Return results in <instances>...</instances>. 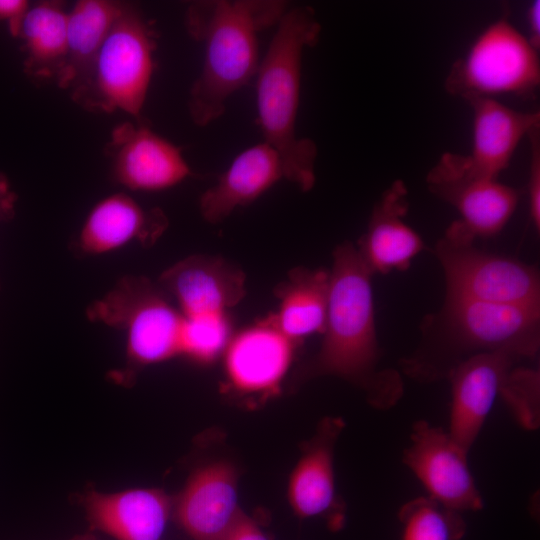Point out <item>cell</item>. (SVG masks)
I'll return each mask as SVG.
<instances>
[{"label": "cell", "mask_w": 540, "mask_h": 540, "mask_svg": "<svg viewBox=\"0 0 540 540\" xmlns=\"http://www.w3.org/2000/svg\"><path fill=\"white\" fill-rule=\"evenodd\" d=\"M540 83L537 50L507 19L490 24L446 80L448 93L464 100L495 95L533 96Z\"/></svg>", "instance_id": "8992f818"}, {"label": "cell", "mask_w": 540, "mask_h": 540, "mask_svg": "<svg viewBox=\"0 0 540 540\" xmlns=\"http://www.w3.org/2000/svg\"><path fill=\"white\" fill-rule=\"evenodd\" d=\"M436 254L444 270L447 296L540 308L536 269L520 261L443 238Z\"/></svg>", "instance_id": "ba28073f"}, {"label": "cell", "mask_w": 540, "mask_h": 540, "mask_svg": "<svg viewBox=\"0 0 540 540\" xmlns=\"http://www.w3.org/2000/svg\"><path fill=\"white\" fill-rule=\"evenodd\" d=\"M106 149L114 179L133 191H163L194 175L182 149L140 121L116 126Z\"/></svg>", "instance_id": "8fae6325"}, {"label": "cell", "mask_w": 540, "mask_h": 540, "mask_svg": "<svg viewBox=\"0 0 540 540\" xmlns=\"http://www.w3.org/2000/svg\"><path fill=\"white\" fill-rule=\"evenodd\" d=\"M467 456L468 452L447 430L421 420L413 424L402 461L421 482L429 498L462 514L479 511L484 505Z\"/></svg>", "instance_id": "30bf717a"}, {"label": "cell", "mask_w": 540, "mask_h": 540, "mask_svg": "<svg viewBox=\"0 0 540 540\" xmlns=\"http://www.w3.org/2000/svg\"><path fill=\"white\" fill-rule=\"evenodd\" d=\"M402 540H461L466 525L462 514L428 496L406 502L399 510Z\"/></svg>", "instance_id": "d4e9b609"}, {"label": "cell", "mask_w": 540, "mask_h": 540, "mask_svg": "<svg viewBox=\"0 0 540 540\" xmlns=\"http://www.w3.org/2000/svg\"><path fill=\"white\" fill-rule=\"evenodd\" d=\"M428 186L459 212L461 218L450 225L444 238L460 244H472L476 237L497 234L511 218L519 200V191L498 179H453Z\"/></svg>", "instance_id": "2e32d148"}, {"label": "cell", "mask_w": 540, "mask_h": 540, "mask_svg": "<svg viewBox=\"0 0 540 540\" xmlns=\"http://www.w3.org/2000/svg\"><path fill=\"white\" fill-rule=\"evenodd\" d=\"M284 178L280 155L264 141L240 152L199 199L202 218L217 224L262 196Z\"/></svg>", "instance_id": "e0dca14e"}, {"label": "cell", "mask_w": 540, "mask_h": 540, "mask_svg": "<svg viewBox=\"0 0 540 540\" xmlns=\"http://www.w3.org/2000/svg\"><path fill=\"white\" fill-rule=\"evenodd\" d=\"M329 274L323 340L298 375L301 379L339 377L360 387L373 407L391 408L403 394V383L396 370L379 367L372 273L357 248L344 242L333 252Z\"/></svg>", "instance_id": "6da1fadb"}, {"label": "cell", "mask_w": 540, "mask_h": 540, "mask_svg": "<svg viewBox=\"0 0 540 540\" xmlns=\"http://www.w3.org/2000/svg\"><path fill=\"white\" fill-rule=\"evenodd\" d=\"M11 209V195L3 182H0V215Z\"/></svg>", "instance_id": "1f68e13d"}, {"label": "cell", "mask_w": 540, "mask_h": 540, "mask_svg": "<svg viewBox=\"0 0 540 540\" xmlns=\"http://www.w3.org/2000/svg\"><path fill=\"white\" fill-rule=\"evenodd\" d=\"M168 219L159 208L145 209L125 193L100 199L87 214L79 233V246L89 255L114 252L132 241L153 244L165 231Z\"/></svg>", "instance_id": "ac0fdd59"}, {"label": "cell", "mask_w": 540, "mask_h": 540, "mask_svg": "<svg viewBox=\"0 0 540 540\" xmlns=\"http://www.w3.org/2000/svg\"><path fill=\"white\" fill-rule=\"evenodd\" d=\"M101 306L103 318L125 329L127 354L135 364L152 365L181 355L184 316L149 281L126 282Z\"/></svg>", "instance_id": "52a82bcc"}, {"label": "cell", "mask_w": 540, "mask_h": 540, "mask_svg": "<svg viewBox=\"0 0 540 540\" xmlns=\"http://www.w3.org/2000/svg\"><path fill=\"white\" fill-rule=\"evenodd\" d=\"M29 7L26 0H0V23L7 24L12 36H17L21 19Z\"/></svg>", "instance_id": "f546056e"}, {"label": "cell", "mask_w": 540, "mask_h": 540, "mask_svg": "<svg viewBox=\"0 0 540 540\" xmlns=\"http://www.w3.org/2000/svg\"><path fill=\"white\" fill-rule=\"evenodd\" d=\"M285 0H199L184 17L203 62L188 97L192 122L205 127L224 115L228 99L256 76L259 36L275 28L290 7Z\"/></svg>", "instance_id": "7a4b0ae2"}, {"label": "cell", "mask_w": 540, "mask_h": 540, "mask_svg": "<svg viewBox=\"0 0 540 540\" xmlns=\"http://www.w3.org/2000/svg\"><path fill=\"white\" fill-rule=\"evenodd\" d=\"M241 512L237 469L222 460L197 469L175 506L176 519L193 540H221Z\"/></svg>", "instance_id": "9a60e30c"}, {"label": "cell", "mask_w": 540, "mask_h": 540, "mask_svg": "<svg viewBox=\"0 0 540 540\" xmlns=\"http://www.w3.org/2000/svg\"><path fill=\"white\" fill-rule=\"evenodd\" d=\"M540 2L535 1L528 10L529 37L531 45L537 50L540 43Z\"/></svg>", "instance_id": "4dcf8cb0"}, {"label": "cell", "mask_w": 540, "mask_h": 540, "mask_svg": "<svg viewBox=\"0 0 540 540\" xmlns=\"http://www.w3.org/2000/svg\"><path fill=\"white\" fill-rule=\"evenodd\" d=\"M321 25L312 7L290 5L255 76L257 122L264 142L280 155L284 178L303 191L315 184L317 146L297 135L303 54L317 44Z\"/></svg>", "instance_id": "3957f363"}, {"label": "cell", "mask_w": 540, "mask_h": 540, "mask_svg": "<svg viewBox=\"0 0 540 540\" xmlns=\"http://www.w3.org/2000/svg\"><path fill=\"white\" fill-rule=\"evenodd\" d=\"M221 540H269L256 521L245 514H239L235 522Z\"/></svg>", "instance_id": "f1b7e54d"}, {"label": "cell", "mask_w": 540, "mask_h": 540, "mask_svg": "<svg viewBox=\"0 0 540 540\" xmlns=\"http://www.w3.org/2000/svg\"><path fill=\"white\" fill-rule=\"evenodd\" d=\"M518 422L526 429L539 424V373L530 368H513L501 390Z\"/></svg>", "instance_id": "4316f807"}, {"label": "cell", "mask_w": 540, "mask_h": 540, "mask_svg": "<svg viewBox=\"0 0 540 540\" xmlns=\"http://www.w3.org/2000/svg\"><path fill=\"white\" fill-rule=\"evenodd\" d=\"M123 2L80 0L67 14V51L58 85L71 92L87 79Z\"/></svg>", "instance_id": "603a6c76"}, {"label": "cell", "mask_w": 540, "mask_h": 540, "mask_svg": "<svg viewBox=\"0 0 540 540\" xmlns=\"http://www.w3.org/2000/svg\"><path fill=\"white\" fill-rule=\"evenodd\" d=\"M86 507L92 526L116 540H160L172 509L163 491L147 488L91 493Z\"/></svg>", "instance_id": "44dd1931"}, {"label": "cell", "mask_w": 540, "mask_h": 540, "mask_svg": "<svg viewBox=\"0 0 540 540\" xmlns=\"http://www.w3.org/2000/svg\"><path fill=\"white\" fill-rule=\"evenodd\" d=\"M343 427L341 418H324L291 472L287 499L301 519L325 515L338 507L334 448Z\"/></svg>", "instance_id": "ffe728a7"}, {"label": "cell", "mask_w": 540, "mask_h": 540, "mask_svg": "<svg viewBox=\"0 0 540 540\" xmlns=\"http://www.w3.org/2000/svg\"><path fill=\"white\" fill-rule=\"evenodd\" d=\"M441 322V341L405 360L410 376L435 380L476 354L504 353L519 361L539 350L540 308L447 296Z\"/></svg>", "instance_id": "277c9868"}, {"label": "cell", "mask_w": 540, "mask_h": 540, "mask_svg": "<svg viewBox=\"0 0 540 540\" xmlns=\"http://www.w3.org/2000/svg\"><path fill=\"white\" fill-rule=\"evenodd\" d=\"M530 140V165L528 176L529 214L534 227L540 229V138L539 127L532 129Z\"/></svg>", "instance_id": "83f0119b"}, {"label": "cell", "mask_w": 540, "mask_h": 540, "mask_svg": "<svg viewBox=\"0 0 540 540\" xmlns=\"http://www.w3.org/2000/svg\"><path fill=\"white\" fill-rule=\"evenodd\" d=\"M156 39L140 8L123 2L87 79L72 98L91 111H122L140 121L155 69Z\"/></svg>", "instance_id": "5b68a950"}, {"label": "cell", "mask_w": 540, "mask_h": 540, "mask_svg": "<svg viewBox=\"0 0 540 540\" xmlns=\"http://www.w3.org/2000/svg\"><path fill=\"white\" fill-rule=\"evenodd\" d=\"M298 346L267 316L241 329L232 335L222 355L229 388L240 395L277 393Z\"/></svg>", "instance_id": "7c38bea8"}, {"label": "cell", "mask_w": 540, "mask_h": 540, "mask_svg": "<svg viewBox=\"0 0 540 540\" xmlns=\"http://www.w3.org/2000/svg\"><path fill=\"white\" fill-rule=\"evenodd\" d=\"M67 14L60 1L30 4L16 36L22 41L28 75L58 81L66 59Z\"/></svg>", "instance_id": "cb8c5ba5"}, {"label": "cell", "mask_w": 540, "mask_h": 540, "mask_svg": "<svg viewBox=\"0 0 540 540\" xmlns=\"http://www.w3.org/2000/svg\"><path fill=\"white\" fill-rule=\"evenodd\" d=\"M473 112L471 152L446 153L427 175V183L453 179H498L521 140L540 127V113L514 110L493 98L465 100Z\"/></svg>", "instance_id": "9c48e42d"}, {"label": "cell", "mask_w": 540, "mask_h": 540, "mask_svg": "<svg viewBox=\"0 0 540 540\" xmlns=\"http://www.w3.org/2000/svg\"><path fill=\"white\" fill-rule=\"evenodd\" d=\"M407 189L401 180L386 189L375 204L357 251L371 273L406 270L424 248L421 237L404 222Z\"/></svg>", "instance_id": "d6986e66"}, {"label": "cell", "mask_w": 540, "mask_h": 540, "mask_svg": "<svg viewBox=\"0 0 540 540\" xmlns=\"http://www.w3.org/2000/svg\"><path fill=\"white\" fill-rule=\"evenodd\" d=\"M245 274L220 256L192 255L160 276V285L184 317L227 313L245 296Z\"/></svg>", "instance_id": "5bb4252c"}, {"label": "cell", "mask_w": 540, "mask_h": 540, "mask_svg": "<svg viewBox=\"0 0 540 540\" xmlns=\"http://www.w3.org/2000/svg\"><path fill=\"white\" fill-rule=\"evenodd\" d=\"M517 361L504 353H480L448 373L452 396L447 431L467 452L478 438Z\"/></svg>", "instance_id": "4fadbf2b"}, {"label": "cell", "mask_w": 540, "mask_h": 540, "mask_svg": "<svg viewBox=\"0 0 540 540\" xmlns=\"http://www.w3.org/2000/svg\"><path fill=\"white\" fill-rule=\"evenodd\" d=\"M232 335L227 313L184 317L181 355L210 364L222 357Z\"/></svg>", "instance_id": "484cf974"}, {"label": "cell", "mask_w": 540, "mask_h": 540, "mask_svg": "<svg viewBox=\"0 0 540 540\" xmlns=\"http://www.w3.org/2000/svg\"><path fill=\"white\" fill-rule=\"evenodd\" d=\"M329 270L296 267L276 285V312L267 317L287 338L300 344L304 338L322 334L329 294Z\"/></svg>", "instance_id": "7402d4cb"}]
</instances>
